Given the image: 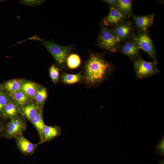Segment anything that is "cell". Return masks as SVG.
I'll list each match as a JSON object with an SVG mask.
<instances>
[{
    "instance_id": "cell-1",
    "label": "cell",
    "mask_w": 164,
    "mask_h": 164,
    "mask_svg": "<svg viewBox=\"0 0 164 164\" xmlns=\"http://www.w3.org/2000/svg\"><path fill=\"white\" fill-rule=\"evenodd\" d=\"M84 79L87 85L94 87L101 84L111 75L114 69L101 55L92 53L84 66Z\"/></svg>"
},
{
    "instance_id": "cell-2",
    "label": "cell",
    "mask_w": 164,
    "mask_h": 164,
    "mask_svg": "<svg viewBox=\"0 0 164 164\" xmlns=\"http://www.w3.org/2000/svg\"><path fill=\"white\" fill-rule=\"evenodd\" d=\"M40 41L52 56L56 64L61 67L66 64V60L73 50L71 46H62L50 40H45L39 38Z\"/></svg>"
},
{
    "instance_id": "cell-3",
    "label": "cell",
    "mask_w": 164,
    "mask_h": 164,
    "mask_svg": "<svg viewBox=\"0 0 164 164\" xmlns=\"http://www.w3.org/2000/svg\"><path fill=\"white\" fill-rule=\"evenodd\" d=\"M133 68L136 77L139 79L154 76L159 71L157 60L147 62L139 57L134 60Z\"/></svg>"
},
{
    "instance_id": "cell-4",
    "label": "cell",
    "mask_w": 164,
    "mask_h": 164,
    "mask_svg": "<svg viewBox=\"0 0 164 164\" xmlns=\"http://www.w3.org/2000/svg\"><path fill=\"white\" fill-rule=\"evenodd\" d=\"M97 43L98 45L104 50L114 53L118 49L120 42L111 30L102 25L97 38Z\"/></svg>"
},
{
    "instance_id": "cell-5",
    "label": "cell",
    "mask_w": 164,
    "mask_h": 164,
    "mask_svg": "<svg viewBox=\"0 0 164 164\" xmlns=\"http://www.w3.org/2000/svg\"><path fill=\"white\" fill-rule=\"evenodd\" d=\"M133 39L140 49L145 51L154 60H157L156 51L152 40L148 34L142 32L134 36Z\"/></svg>"
},
{
    "instance_id": "cell-6",
    "label": "cell",
    "mask_w": 164,
    "mask_h": 164,
    "mask_svg": "<svg viewBox=\"0 0 164 164\" xmlns=\"http://www.w3.org/2000/svg\"><path fill=\"white\" fill-rule=\"evenodd\" d=\"M26 124L21 117H17L10 119L5 128V135L9 138H15L22 135L26 130Z\"/></svg>"
},
{
    "instance_id": "cell-7",
    "label": "cell",
    "mask_w": 164,
    "mask_h": 164,
    "mask_svg": "<svg viewBox=\"0 0 164 164\" xmlns=\"http://www.w3.org/2000/svg\"><path fill=\"white\" fill-rule=\"evenodd\" d=\"M127 15L117 8L110 6L108 14L102 19L103 25L105 26H116L123 22Z\"/></svg>"
},
{
    "instance_id": "cell-8",
    "label": "cell",
    "mask_w": 164,
    "mask_h": 164,
    "mask_svg": "<svg viewBox=\"0 0 164 164\" xmlns=\"http://www.w3.org/2000/svg\"><path fill=\"white\" fill-rule=\"evenodd\" d=\"M111 30L119 42L131 37L133 32L132 26L129 22L117 25Z\"/></svg>"
},
{
    "instance_id": "cell-9",
    "label": "cell",
    "mask_w": 164,
    "mask_h": 164,
    "mask_svg": "<svg viewBox=\"0 0 164 164\" xmlns=\"http://www.w3.org/2000/svg\"><path fill=\"white\" fill-rule=\"evenodd\" d=\"M17 146L21 152L25 155L33 154L38 144L31 142L23 135H20L15 138Z\"/></svg>"
},
{
    "instance_id": "cell-10",
    "label": "cell",
    "mask_w": 164,
    "mask_h": 164,
    "mask_svg": "<svg viewBox=\"0 0 164 164\" xmlns=\"http://www.w3.org/2000/svg\"><path fill=\"white\" fill-rule=\"evenodd\" d=\"M140 49L137 44L133 41H129L125 42L121 48V53L135 60L139 56Z\"/></svg>"
},
{
    "instance_id": "cell-11",
    "label": "cell",
    "mask_w": 164,
    "mask_h": 164,
    "mask_svg": "<svg viewBox=\"0 0 164 164\" xmlns=\"http://www.w3.org/2000/svg\"><path fill=\"white\" fill-rule=\"evenodd\" d=\"M154 15L153 14L134 16V19L137 27L142 32H145L152 24Z\"/></svg>"
},
{
    "instance_id": "cell-12",
    "label": "cell",
    "mask_w": 164,
    "mask_h": 164,
    "mask_svg": "<svg viewBox=\"0 0 164 164\" xmlns=\"http://www.w3.org/2000/svg\"><path fill=\"white\" fill-rule=\"evenodd\" d=\"M25 81L20 79L11 80L4 83L2 85L4 91L10 96L13 94L21 90Z\"/></svg>"
},
{
    "instance_id": "cell-13",
    "label": "cell",
    "mask_w": 164,
    "mask_h": 164,
    "mask_svg": "<svg viewBox=\"0 0 164 164\" xmlns=\"http://www.w3.org/2000/svg\"><path fill=\"white\" fill-rule=\"evenodd\" d=\"M20 106L11 99L5 107L1 113L2 116L5 118L11 119L19 113Z\"/></svg>"
},
{
    "instance_id": "cell-14",
    "label": "cell",
    "mask_w": 164,
    "mask_h": 164,
    "mask_svg": "<svg viewBox=\"0 0 164 164\" xmlns=\"http://www.w3.org/2000/svg\"><path fill=\"white\" fill-rule=\"evenodd\" d=\"M60 132V129L57 126H50L45 125L43 129L42 138L38 145L51 140L59 135Z\"/></svg>"
},
{
    "instance_id": "cell-15",
    "label": "cell",
    "mask_w": 164,
    "mask_h": 164,
    "mask_svg": "<svg viewBox=\"0 0 164 164\" xmlns=\"http://www.w3.org/2000/svg\"><path fill=\"white\" fill-rule=\"evenodd\" d=\"M39 109L35 103L32 102L20 106L19 114L30 121L35 117Z\"/></svg>"
},
{
    "instance_id": "cell-16",
    "label": "cell",
    "mask_w": 164,
    "mask_h": 164,
    "mask_svg": "<svg viewBox=\"0 0 164 164\" xmlns=\"http://www.w3.org/2000/svg\"><path fill=\"white\" fill-rule=\"evenodd\" d=\"M41 86L33 82L25 81L22 84L21 90L30 98L34 100L36 94Z\"/></svg>"
},
{
    "instance_id": "cell-17",
    "label": "cell",
    "mask_w": 164,
    "mask_h": 164,
    "mask_svg": "<svg viewBox=\"0 0 164 164\" xmlns=\"http://www.w3.org/2000/svg\"><path fill=\"white\" fill-rule=\"evenodd\" d=\"M10 97L11 99L20 106L31 103L33 100L21 90L13 94Z\"/></svg>"
},
{
    "instance_id": "cell-18",
    "label": "cell",
    "mask_w": 164,
    "mask_h": 164,
    "mask_svg": "<svg viewBox=\"0 0 164 164\" xmlns=\"http://www.w3.org/2000/svg\"><path fill=\"white\" fill-rule=\"evenodd\" d=\"M43 109H39L35 117L30 121L36 129L40 141L42 138L43 129L45 125L43 119Z\"/></svg>"
},
{
    "instance_id": "cell-19",
    "label": "cell",
    "mask_w": 164,
    "mask_h": 164,
    "mask_svg": "<svg viewBox=\"0 0 164 164\" xmlns=\"http://www.w3.org/2000/svg\"><path fill=\"white\" fill-rule=\"evenodd\" d=\"M47 96L46 89L41 86L36 94L34 100L35 103L40 109H43Z\"/></svg>"
},
{
    "instance_id": "cell-20",
    "label": "cell",
    "mask_w": 164,
    "mask_h": 164,
    "mask_svg": "<svg viewBox=\"0 0 164 164\" xmlns=\"http://www.w3.org/2000/svg\"><path fill=\"white\" fill-rule=\"evenodd\" d=\"M82 77L80 73L75 74L64 73L61 76V80L64 83L71 84L80 82Z\"/></svg>"
},
{
    "instance_id": "cell-21",
    "label": "cell",
    "mask_w": 164,
    "mask_h": 164,
    "mask_svg": "<svg viewBox=\"0 0 164 164\" xmlns=\"http://www.w3.org/2000/svg\"><path fill=\"white\" fill-rule=\"evenodd\" d=\"M117 9L126 15L132 14V2L129 0H118Z\"/></svg>"
},
{
    "instance_id": "cell-22",
    "label": "cell",
    "mask_w": 164,
    "mask_h": 164,
    "mask_svg": "<svg viewBox=\"0 0 164 164\" xmlns=\"http://www.w3.org/2000/svg\"><path fill=\"white\" fill-rule=\"evenodd\" d=\"M81 63L79 56L77 54H70L67 58L66 64L70 69H74L78 67Z\"/></svg>"
},
{
    "instance_id": "cell-23",
    "label": "cell",
    "mask_w": 164,
    "mask_h": 164,
    "mask_svg": "<svg viewBox=\"0 0 164 164\" xmlns=\"http://www.w3.org/2000/svg\"><path fill=\"white\" fill-rule=\"evenodd\" d=\"M59 70L54 64H52L49 69V73L50 78L52 81L56 83L59 78Z\"/></svg>"
},
{
    "instance_id": "cell-24",
    "label": "cell",
    "mask_w": 164,
    "mask_h": 164,
    "mask_svg": "<svg viewBox=\"0 0 164 164\" xmlns=\"http://www.w3.org/2000/svg\"><path fill=\"white\" fill-rule=\"evenodd\" d=\"M9 95L3 91L0 94V114L8 103L11 100Z\"/></svg>"
},
{
    "instance_id": "cell-25",
    "label": "cell",
    "mask_w": 164,
    "mask_h": 164,
    "mask_svg": "<svg viewBox=\"0 0 164 164\" xmlns=\"http://www.w3.org/2000/svg\"><path fill=\"white\" fill-rule=\"evenodd\" d=\"M155 152L159 156H164V138L163 135L155 146Z\"/></svg>"
},
{
    "instance_id": "cell-26",
    "label": "cell",
    "mask_w": 164,
    "mask_h": 164,
    "mask_svg": "<svg viewBox=\"0 0 164 164\" xmlns=\"http://www.w3.org/2000/svg\"><path fill=\"white\" fill-rule=\"evenodd\" d=\"M42 0H22L20 1V3L30 6H36L42 3Z\"/></svg>"
},
{
    "instance_id": "cell-27",
    "label": "cell",
    "mask_w": 164,
    "mask_h": 164,
    "mask_svg": "<svg viewBox=\"0 0 164 164\" xmlns=\"http://www.w3.org/2000/svg\"><path fill=\"white\" fill-rule=\"evenodd\" d=\"M103 1L104 2L109 4L110 6L117 8L118 0H105Z\"/></svg>"
},
{
    "instance_id": "cell-28",
    "label": "cell",
    "mask_w": 164,
    "mask_h": 164,
    "mask_svg": "<svg viewBox=\"0 0 164 164\" xmlns=\"http://www.w3.org/2000/svg\"><path fill=\"white\" fill-rule=\"evenodd\" d=\"M3 91L2 85L0 83V94Z\"/></svg>"
},
{
    "instance_id": "cell-29",
    "label": "cell",
    "mask_w": 164,
    "mask_h": 164,
    "mask_svg": "<svg viewBox=\"0 0 164 164\" xmlns=\"http://www.w3.org/2000/svg\"><path fill=\"white\" fill-rule=\"evenodd\" d=\"M2 130V127L1 124L0 123V135Z\"/></svg>"
},
{
    "instance_id": "cell-30",
    "label": "cell",
    "mask_w": 164,
    "mask_h": 164,
    "mask_svg": "<svg viewBox=\"0 0 164 164\" xmlns=\"http://www.w3.org/2000/svg\"><path fill=\"white\" fill-rule=\"evenodd\" d=\"M159 164H164V160H162L160 161L159 162Z\"/></svg>"
},
{
    "instance_id": "cell-31",
    "label": "cell",
    "mask_w": 164,
    "mask_h": 164,
    "mask_svg": "<svg viewBox=\"0 0 164 164\" xmlns=\"http://www.w3.org/2000/svg\"><path fill=\"white\" fill-rule=\"evenodd\" d=\"M148 164H149V163H148Z\"/></svg>"
}]
</instances>
